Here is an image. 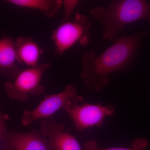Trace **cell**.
<instances>
[{
    "label": "cell",
    "instance_id": "cell-4",
    "mask_svg": "<svg viewBox=\"0 0 150 150\" xmlns=\"http://www.w3.org/2000/svg\"><path fill=\"white\" fill-rule=\"evenodd\" d=\"M51 66L50 63H43L21 71L13 81L6 82L4 85L7 96L11 100L23 103L28 100L30 95L43 94L45 89L41 84V80Z\"/></svg>",
    "mask_w": 150,
    "mask_h": 150
},
{
    "label": "cell",
    "instance_id": "cell-1",
    "mask_svg": "<svg viewBox=\"0 0 150 150\" xmlns=\"http://www.w3.org/2000/svg\"><path fill=\"white\" fill-rule=\"evenodd\" d=\"M149 33L147 30L118 38L99 55L93 51H84L81 59L80 77L83 86L94 93L101 91L110 82V74L126 71L132 66L142 40Z\"/></svg>",
    "mask_w": 150,
    "mask_h": 150
},
{
    "label": "cell",
    "instance_id": "cell-6",
    "mask_svg": "<svg viewBox=\"0 0 150 150\" xmlns=\"http://www.w3.org/2000/svg\"><path fill=\"white\" fill-rule=\"evenodd\" d=\"M79 96L66 110L72 120L76 131L81 132L91 127H101L105 118L115 112L113 105L103 106L83 102Z\"/></svg>",
    "mask_w": 150,
    "mask_h": 150
},
{
    "label": "cell",
    "instance_id": "cell-3",
    "mask_svg": "<svg viewBox=\"0 0 150 150\" xmlns=\"http://www.w3.org/2000/svg\"><path fill=\"white\" fill-rule=\"evenodd\" d=\"M91 27L88 18L78 12L73 21H62L51 34L56 55H63L77 43L83 46L88 45Z\"/></svg>",
    "mask_w": 150,
    "mask_h": 150
},
{
    "label": "cell",
    "instance_id": "cell-12",
    "mask_svg": "<svg viewBox=\"0 0 150 150\" xmlns=\"http://www.w3.org/2000/svg\"><path fill=\"white\" fill-rule=\"evenodd\" d=\"M149 146L147 140L138 138L131 143V148H112L100 149L98 147L97 143L94 140H90L85 143L83 148L85 150H145Z\"/></svg>",
    "mask_w": 150,
    "mask_h": 150
},
{
    "label": "cell",
    "instance_id": "cell-10",
    "mask_svg": "<svg viewBox=\"0 0 150 150\" xmlns=\"http://www.w3.org/2000/svg\"><path fill=\"white\" fill-rule=\"evenodd\" d=\"M20 64L28 67L37 66L43 49L30 37H19L14 40Z\"/></svg>",
    "mask_w": 150,
    "mask_h": 150
},
{
    "label": "cell",
    "instance_id": "cell-7",
    "mask_svg": "<svg viewBox=\"0 0 150 150\" xmlns=\"http://www.w3.org/2000/svg\"><path fill=\"white\" fill-rule=\"evenodd\" d=\"M7 115L1 116L0 138L2 150H50L46 140L39 132L33 129L21 132L7 129Z\"/></svg>",
    "mask_w": 150,
    "mask_h": 150
},
{
    "label": "cell",
    "instance_id": "cell-8",
    "mask_svg": "<svg viewBox=\"0 0 150 150\" xmlns=\"http://www.w3.org/2000/svg\"><path fill=\"white\" fill-rule=\"evenodd\" d=\"M39 133L50 150H81L76 137L65 131L64 126L53 116L41 120Z\"/></svg>",
    "mask_w": 150,
    "mask_h": 150
},
{
    "label": "cell",
    "instance_id": "cell-9",
    "mask_svg": "<svg viewBox=\"0 0 150 150\" xmlns=\"http://www.w3.org/2000/svg\"><path fill=\"white\" fill-rule=\"evenodd\" d=\"M14 40L10 36L0 39V73L3 76L13 79L20 72Z\"/></svg>",
    "mask_w": 150,
    "mask_h": 150
},
{
    "label": "cell",
    "instance_id": "cell-13",
    "mask_svg": "<svg viewBox=\"0 0 150 150\" xmlns=\"http://www.w3.org/2000/svg\"><path fill=\"white\" fill-rule=\"evenodd\" d=\"M80 2L77 0H64L62 1L64 8V17L62 21H66L69 20L71 14L76 8Z\"/></svg>",
    "mask_w": 150,
    "mask_h": 150
},
{
    "label": "cell",
    "instance_id": "cell-5",
    "mask_svg": "<svg viewBox=\"0 0 150 150\" xmlns=\"http://www.w3.org/2000/svg\"><path fill=\"white\" fill-rule=\"evenodd\" d=\"M79 96L76 87L73 84L68 85L58 93L46 95L35 108L23 110L21 124L28 126L34 121L53 116L59 110H66Z\"/></svg>",
    "mask_w": 150,
    "mask_h": 150
},
{
    "label": "cell",
    "instance_id": "cell-11",
    "mask_svg": "<svg viewBox=\"0 0 150 150\" xmlns=\"http://www.w3.org/2000/svg\"><path fill=\"white\" fill-rule=\"evenodd\" d=\"M5 1L19 7L40 11L49 18L54 17L63 5L61 0H6Z\"/></svg>",
    "mask_w": 150,
    "mask_h": 150
},
{
    "label": "cell",
    "instance_id": "cell-2",
    "mask_svg": "<svg viewBox=\"0 0 150 150\" xmlns=\"http://www.w3.org/2000/svg\"><path fill=\"white\" fill-rule=\"evenodd\" d=\"M90 13L102 25L103 39L112 42L128 24L141 20H147L150 23V3L145 0L113 1L105 7H93Z\"/></svg>",
    "mask_w": 150,
    "mask_h": 150
}]
</instances>
